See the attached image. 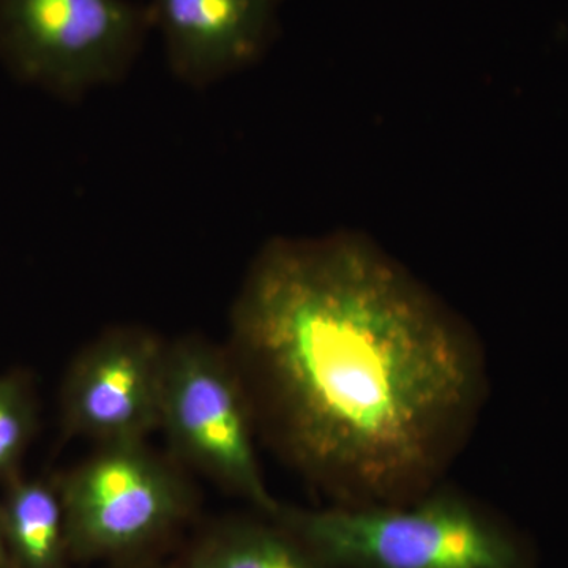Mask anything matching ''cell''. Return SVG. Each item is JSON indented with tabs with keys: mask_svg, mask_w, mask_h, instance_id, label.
<instances>
[{
	"mask_svg": "<svg viewBox=\"0 0 568 568\" xmlns=\"http://www.w3.org/2000/svg\"><path fill=\"white\" fill-rule=\"evenodd\" d=\"M164 361L166 343L145 328L104 332L74 358L63 381V429L102 446L144 443L160 429Z\"/></svg>",
	"mask_w": 568,
	"mask_h": 568,
	"instance_id": "8992f818",
	"label": "cell"
},
{
	"mask_svg": "<svg viewBox=\"0 0 568 568\" xmlns=\"http://www.w3.org/2000/svg\"><path fill=\"white\" fill-rule=\"evenodd\" d=\"M0 568H13L7 552L6 544H3L2 529H0Z\"/></svg>",
	"mask_w": 568,
	"mask_h": 568,
	"instance_id": "8fae6325",
	"label": "cell"
},
{
	"mask_svg": "<svg viewBox=\"0 0 568 568\" xmlns=\"http://www.w3.org/2000/svg\"><path fill=\"white\" fill-rule=\"evenodd\" d=\"M271 521L216 526L192 549L183 568H334L302 538Z\"/></svg>",
	"mask_w": 568,
	"mask_h": 568,
	"instance_id": "9c48e42d",
	"label": "cell"
},
{
	"mask_svg": "<svg viewBox=\"0 0 568 568\" xmlns=\"http://www.w3.org/2000/svg\"><path fill=\"white\" fill-rule=\"evenodd\" d=\"M152 31L136 0H0V61L71 102L121 82Z\"/></svg>",
	"mask_w": 568,
	"mask_h": 568,
	"instance_id": "3957f363",
	"label": "cell"
},
{
	"mask_svg": "<svg viewBox=\"0 0 568 568\" xmlns=\"http://www.w3.org/2000/svg\"><path fill=\"white\" fill-rule=\"evenodd\" d=\"M36 403L21 376H0V480L18 477L36 432Z\"/></svg>",
	"mask_w": 568,
	"mask_h": 568,
	"instance_id": "30bf717a",
	"label": "cell"
},
{
	"mask_svg": "<svg viewBox=\"0 0 568 568\" xmlns=\"http://www.w3.org/2000/svg\"><path fill=\"white\" fill-rule=\"evenodd\" d=\"M283 0H152L175 80L204 89L264 58L278 36Z\"/></svg>",
	"mask_w": 568,
	"mask_h": 568,
	"instance_id": "52a82bcc",
	"label": "cell"
},
{
	"mask_svg": "<svg viewBox=\"0 0 568 568\" xmlns=\"http://www.w3.org/2000/svg\"><path fill=\"white\" fill-rule=\"evenodd\" d=\"M0 529L13 568H65L70 558L58 484L13 478L0 503Z\"/></svg>",
	"mask_w": 568,
	"mask_h": 568,
	"instance_id": "ba28073f",
	"label": "cell"
},
{
	"mask_svg": "<svg viewBox=\"0 0 568 568\" xmlns=\"http://www.w3.org/2000/svg\"><path fill=\"white\" fill-rule=\"evenodd\" d=\"M148 568H159V567H148Z\"/></svg>",
	"mask_w": 568,
	"mask_h": 568,
	"instance_id": "7c38bea8",
	"label": "cell"
},
{
	"mask_svg": "<svg viewBox=\"0 0 568 568\" xmlns=\"http://www.w3.org/2000/svg\"><path fill=\"white\" fill-rule=\"evenodd\" d=\"M70 558H126L173 532L192 495L170 463L144 443L108 444L62 478Z\"/></svg>",
	"mask_w": 568,
	"mask_h": 568,
	"instance_id": "5b68a950",
	"label": "cell"
},
{
	"mask_svg": "<svg viewBox=\"0 0 568 568\" xmlns=\"http://www.w3.org/2000/svg\"><path fill=\"white\" fill-rule=\"evenodd\" d=\"M231 327V361L280 446L372 506L428 469L476 392L465 328L354 233L268 242Z\"/></svg>",
	"mask_w": 568,
	"mask_h": 568,
	"instance_id": "6da1fadb",
	"label": "cell"
},
{
	"mask_svg": "<svg viewBox=\"0 0 568 568\" xmlns=\"http://www.w3.org/2000/svg\"><path fill=\"white\" fill-rule=\"evenodd\" d=\"M160 429L179 458L274 518L253 443V406L230 355L196 338L166 345Z\"/></svg>",
	"mask_w": 568,
	"mask_h": 568,
	"instance_id": "277c9868",
	"label": "cell"
},
{
	"mask_svg": "<svg viewBox=\"0 0 568 568\" xmlns=\"http://www.w3.org/2000/svg\"><path fill=\"white\" fill-rule=\"evenodd\" d=\"M271 519L334 568H529L517 536L454 496L410 507L282 506Z\"/></svg>",
	"mask_w": 568,
	"mask_h": 568,
	"instance_id": "7a4b0ae2",
	"label": "cell"
}]
</instances>
